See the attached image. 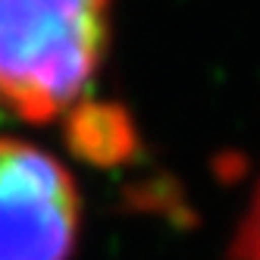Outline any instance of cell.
Wrapping results in <instances>:
<instances>
[{
    "instance_id": "cell-3",
    "label": "cell",
    "mask_w": 260,
    "mask_h": 260,
    "mask_svg": "<svg viewBox=\"0 0 260 260\" xmlns=\"http://www.w3.org/2000/svg\"><path fill=\"white\" fill-rule=\"evenodd\" d=\"M69 141L79 154H85L94 163H113L128 154V147L135 144L132 125L122 116V110L91 104L82 107L76 119H69Z\"/></svg>"
},
{
    "instance_id": "cell-2",
    "label": "cell",
    "mask_w": 260,
    "mask_h": 260,
    "mask_svg": "<svg viewBox=\"0 0 260 260\" xmlns=\"http://www.w3.org/2000/svg\"><path fill=\"white\" fill-rule=\"evenodd\" d=\"M76 179L19 138H0V260H69L79 238Z\"/></svg>"
},
{
    "instance_id": "cell-4",
    "label": "cell",
    "mask_w": 260,
    "mask_h": 260,
    "mask_svg": "<svg viewBox=\"0 0 260 260\" xmlns=\"http://www.w3.org/2000/svg\"><path fill=\"white\" fill-rule=\"evenodd\" d=\"M232 257L235 260H260V182L251 194L248 213L238 226L235 245H232Z\"/></svg>"
},
{
    "instance_id": "cell-1",
    "label": "cell",
    "mask_w": 260,
    "mask_h": 260,
    "mask_svg": "<svg viewBox=\"0 0 260 260\" xmlns=\"http://www.w3.org/2000/svg\"><path fill=\"white\" fill-rule=\"evenodd\" d=\"M110 44V0H0V107L50 122L79 104Z\"/></svg>"
}]
</instances>
